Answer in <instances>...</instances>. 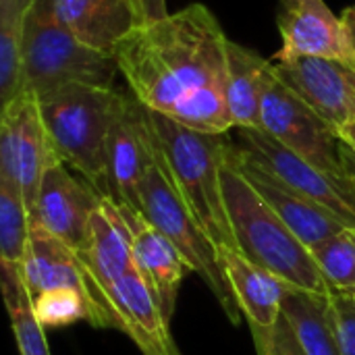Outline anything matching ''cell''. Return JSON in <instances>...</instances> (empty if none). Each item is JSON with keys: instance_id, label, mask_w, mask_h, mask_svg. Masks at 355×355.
I'll use <instances>...</instances> for the list:
<instances>
[{"instance_id": "6da1fadb", "label": "cell", "mask_w": 355, "mask_h": 355, "mask_svg": "<svg viewBox=\"0 0 355 355\" xmlns=\"http://www.w3.org/2000/svg\"><path fill=\"white\" fill-rule=\"evenodd\" d=\"M227 44L220 23L204 4H189L166 19L135 27L114 50L131 94L204 133H229Z\"/></svg>"}, {"instance_id": "7a4b0ae2", "label": "cell", "mask_w": 355, "mask_h": 355, "mask_svg": "<svg viewBox=\"0 0 355 355\" xmlns=\"http://www.w3.org/2000/svg\"><path fill=\"white\" fill-rule=\"evenodd\" d=\"M220 183L237 250L254 264L277 275L289 287L329 297L333 289L324 281L310 250L241 173L233 158L231 141L223 158Z\"/></svg>"}, {"instance_id": "3957f363", "label": "cell", "mask_w": 355, "mask_h": 355, "mask_svg": "<svg viewBox=\"0 0 355 355\" xmlns=\"http://www.w3.org/2000/svg\"><path fill=\"white\" fill-rule=\"evenodd\" d=\"M35 100L58 158L106 193L108 131L127 94L114 87L69 83Z\"/></svg>"}, {"instance_id": "277c9868", "label": "cell", "mask_w": 355, "mask_h": 355, "mask_svg": "<svg viewBox=\"0 0 355 355\" xmlns=\"http://www.w3.org/2000/svg\"><path fill=\"white\" fill-rule=\"evenodd\" d=\"M150 119L166 166L198 225L214 245L237 248L220 183L227 133L196 131L154 110H150Z\"/></svg>"}, {"instance_id": "5b68a950", "label": "cell", "mask_w": 355, "mask_h": 355, "mask_svg": "<svg viewBox=\"0 0 355 355\" xmlns=\"http://www.w3.org/2000/svg\"><path fill=\"white\" fill-rule=\"evenodd\" d=\"M116 73L121 71L114 56L85 46L60 23L54 0H33L25 23L17 96L40 98L69 83L114 87Z\"/></svg>"}, {"instance_id": "8992f818", "label": "cell", "mask_w": 355, "mask_h": 355, "mask_svg": "<svg viewBox=\"0 0 355 355\" xmlns=\"http://www.w3.org/2000/svg\"><path fill=\"white\" fill-rule=\"evenodd\" d=\"M139 212L166 239H171V243L179 250V254L191 268V272L200 275L202 281L212 291V295L218 300L227 318L233 324H239L243 314H241L237 297L220 268L216 245L204 233V229L198 225L191 210L187 208L179 187L166 166L162 150L141 181Z\"/></svg>"}, {"instance_id": "52a82bcc", "label": "cell", "mask_w": 355, "mask_h": 355, "mask_svg": "<svg viewBox=\"0 0 355 355\" xmlns=\"http://www.w3.org/2000/svg\"><path fill=\"white\" fill-rule=\"evenodd\" d=\"M262 131L322 173L349 181L337 129L285 85L275 71L262 96Z\"/></svg>"}, {"instance_id": "ba28073f", "label": "cell", "mask_w": 355, "mask_h": 355, "mask_svg": "<svg viewBox=\"0 0 355 355\" xmlns=\"http://www.w3.org/2000/svg\"><path fill=\"white\" fill-rule=\"evenodd\" d=\"M54 162L62 160L52 148L35 96L19 94L10 104L2 106L0 183L23 196L29 216L37 202L44 173Z\"/></svg>"}, {"instance_id": "9c48e42d", "label": "cell", "mask_w": 355, "mask_h": 355, "mask_svg": "<svg viewBox=\"0 0 355 355\" xmlns=\"http://www.w3.org/2000/svg\"><path fill=\"white\" fill-rule=\"evenodd\" d=\"M235 150L287 183L314 204L333 212L347 229L355 231V185L335 179L312 166L262 129L235 127Z\"/></svg>"}, {"instance_id": "30bf717a", "label": "cell", "mask_w": 355, "mask_h": 355, "mask_svg": "<svg viewBox=\"0 0 355 355\" xmlns=\"http://www.w3.org/2000/svg\"><path fill=\"white\" fill-rule=\"evenodd\" d=\"M158 154L160 144L150 119V108L131 94L108 131L104 196L139 212L141 181Z\"/></svg>"}, {"instance_id": "8fae6325", "label": "cell", "mask_w": 355, "mask_h": 355, "mask_svg": "<svg viewBox=\"0 0 355 355\" xmlns=\"http://www.w3.org/2000/svg\"><path fill=\"white\" fill-rule=\"evenodd\" d=\"M19 268L31 300L52 289H75L94 306L100 320V329L121 331L116 316L112 314L104 295L92 281L77 252L52 233H48L37 223H31L25 260Z\"/></svg>"}, {"instance_id": "7c38bea8", "label": "cell", "mask_w": 355, "mask_h": 355, "mask_svg": "<svg viewBox=\"0 0 355 355\" xmlns=\"http://www.w3.org/2000/svg\"><path fill=\"white\" fill-rule=\"evenodd\" d=\"M275 73L337 131L355 119V69L324 56L275 60Z\"/></svg>"}, {"instance_id": "4fadbf2b", "label": "cell", "mask_w": 355, "mask_h": 355, "mask_svg": "<svg viewBox=\"0 0 355 355\" xmlns=\"http://www.w3.org/2000/svg\"><path fill=\"white\" fill-rule=\"evenodd\" d=\"M102 196L96 187L77 181L64 162H54L44 173L31 223L44 227L71 250L81 252L87 241L89 218L100 206Z\"/></svg>"}, {"instance_id": "5bb4252c", "label": "cell", "mask_w": 355, "mask_h": 355, "mask_svg": "<svg viewBox=\"0 0 355 355\" xmlns=\"http://www.w3.org/2000/svg\"><path fill=\"white\" fill-rule=\"evenodd\" d=\"M277 25L283 44L275 60L324 56L343 60L355 69L343 21L333 15L324 0H279Z\"/></svg>"}, {"instance_id": "9a60e30c", "label": "cell", "mask_w": 355, "mask_h": 355, "mask_svg": "<svg viewBox=\"0 0 355 355\" xmlns=\"http://www.w3.org/2000/svg\"><path fill=\"white\" fill-rule=\"evenodd\" d=\"M231 152L241 168V173L250 179V183L256 187V191L264 198V202L279 214V218L295 233V237L308 248H316L318 243L339 235L347 227L327 208L314 204L287 183L279 181L275 175L264 171L262 166L254 164L245 156H241L233 141H231Z\"/></svg>"}, {"instance_id": "2e32d148", "label": "cell", "mask_w": 355, "mask_h": 355, "mask_svg": "<svg viewBox=\"0 0 355 355\" xmlns=\"http://www.w3.org/2000/svg\"><path fill=\"white\" fill-rule=\"evenodd\" d=\"M119 208L131 233L135 266L154 289L162 314L166 322H171L177 306L179 287L187 272H191V268L187 266L179 250L171 243V239H166L154 225H150L141 212L123 204H119Z\"/></svg>"}, {"instance_id": "e0dca14e", "label": "cell", "mask_w": 355, "mask_h": 355, "mask_svg": "<svg viewBox=\"0 0 355 355\" xmlns=\"http://www.w3.org/2000/svg\"><path fill=\"white\" fill-rule=\"evenodd\" d=\"M104 300L116 316L121 331L144 352H164L173 345L160 302L139 268H131L106 291Z\"/></svg>"}, {"instance_id": "ac0fdd59", "label": "cell", "mask_w": 355, "mask_h": 355, "mask_svg": "<svg viewBox=\"0 0 355 355\" xmlns=\"http://www.w3.org/2000/svg\"><path fill=\"white\" fill-rule=\"evenodd\" d=\"M60 23L85 46L114 56L121 40L144 25L137 0H54Z\"/></svg>"}, {"instance_id": "d6986e66", "label": "cell", "mask_w": 355, "mask_h": 355, "mask_svg": "<svg viewBox=\"0 0 355 355\" xmlns=\"http://www.w3.org/2000/svg\"><path fill=\"white\" fill-rule=\"evenodd\" d=\"M77 256L102 295L114 281L135 268L129 227L119 204L108 196H102L100 206L94 210L85 248Z\"/></svg>"}, {"instance_id": "ffe728a7", "label": "cell", "mask_w": 355, "mask_h": 355, "mask_svg": "<svg viewBox=\"0 0 355 355\" xmlns=\"http://www.w3.org/2000/svg\"><path fill=\"white\" fill-rule=\"evenodd\" d=\"M216 254L248 322L260 329L275 327L283 314V297L289 285L266 268L254 264L237 248L216 245Z\"/></svg>"}, {"instance_id": "44dd1931", "label": "cell", "mask_w": 355, "mask_h": 355, "mask_svg": "<svg viewBox=\"0 0 355 355\" xmlns=\"http://www.w3.org/2000/svg\"><path fill=\"white\" fill-rule=\"evenodd\" d=\"M275 64L258 52L231 42L227 44V108L233 127L262 129V96Z\"/></svg>"}, {"instance_id": "7402d4cb", "label": "cell", "mask_w": 355, "mask_h": 355, "mask_svg": "<svg viewBox=\"0 0 355 355\" xmlns=\"http://www.w3.org/2000/svg\"><path fill=\"white\" fill-rule=\"evenodd\" d=\"M281 310L306 355H343L331 312V295L287 287Z\"/></svg>"}, {"instance_id": "603a6c76", "label": "cell", "mask_w": 355, "mask_h": 355, "mask_svg": "<svg viewBox=\"0 0 355 355\" xmlns=\"http://www.w3.org/2000/svg\"><path fill=\"white\" fill-rule=\"evenodd\" d=\"M2 295L10 316V327L21 355H50L44 329L33 316L31 295L23 281L21 268L2 262Z\"/></svg>"}, {"instance_id": "cb8c5ba5", "label": "cell", "mask_w": 355, "mask_h": 355, "mask_svg": "<svg viewBox=\"0 0 355 355\" xmlns=\"http://www.w3.org/2000/svg\"><path fill=\"white\" fill-rule=\"evenodd\" d=\"M33 0H0V100L10 104L19 92L21 52L27 12Z\"/></svg>"}, {"instance_id": "d4e9b609", "label": "cell", "mask_w": 355, "mask_h": 355, "mask_svg": "<svg viewBox=\"0 0 355 355\" xmlns=\"http://www.w3.org/2000/svg\"><path fill=\"white\" fill-rule=\"evenodd\" d=\"M31 233V216L19 191L0 183V262L21 266Z\"/></svg>"}, {"instance_id": "484cf974", "label": "cell", "mask_w": 355, "mask_h": 355, "mask_svg": "<svg viewBox=\"0 0 355 355\" xmlns=\"http://www.w3.org/2000/svg\"><path fill=\"white\" fill-rule=\"evenodd\" d=\"M310 254L333 291L355 293V231H341L312 248Z\"/></svg>"}, {"instance_id": "4316f807", "label": "cell", "mask_w": 355, "mask_h": 355, "mask_svg": "<svg viewBox=\"0 0 355 355\" xmlns=\"http://www.w3.org/2000/svg\"><path fill=\"white\" fill-rule=\"evenodd\" d=\"M31 310L40 327L56 329L79 320H87L92 327H100L94 306L75 289H52L31 300Z\"/></svg>"}, {"instance_id": "83f0119b", "label": "cell", "mask_w": 355, "mask_h": 355, "mask_svg": "<svg viewBox=\"0 0 355 355\" xmlns=\"http://www.w3.org/2000/svg\"><path fill=\"white\" fill-rule=\"evenodd\" d=\"M250 333L258 355H306L289 320L283 314L277 320V324L270 329H260L250 324Z\"/></svg>"}, {"instance_id": "f1b7e54d", "label": "cell", "mask_w": 355, "mask_h": 355, "mask_svg": "<svg viewBox=\"0 0 355 355\" xmlns=\"http://www.w3.org/2000/svg\"><path fill=\"white\" fill-rule=\"evenodd\" d=\"M331 312L341 345V354L355 355V302L354 293L333 291L331 293Z\"/></svg>"}, {"instance_id": "f546056e", "label": "cell", "mask_w": 355, "mask_h": 355, "mask_svg": "<svg viewBox=\"0 0 355 355\" xmlns=\"http://www.w3.org/2000/svg\"><path fill=\"white\" fill-rule=\"evenodd\" d=\"M137 2H139V8H141L144 23H154V21H160V19L168 17L166 0H137Z\"/></svg>"}, {"instance_id": "4dcf8cb0", "label": "cell", "mask_w": 355, "mask_h": 355, "mask_svg": "<svg viewBox=\"0 0 355 355\" xmlns=\"http://www.w3.org/2000/svg\"><path fill=\"white\" fill-rule=\"evenodd\" d=\"M341 21H343V29H345V35H347V42H349V48H352L355 60V4L343 10Z\"/></svg>"}, {"instance_id": "1f68e13d", "label": "cell", "mask_w": 355, "mask_h": 355, "mask_svg": "<svg viewBox=\"0 0 355 355\" xmlns=\"http://www.w3.org/2000/svg\"><path fill=\"white\" fill-rule=\"evenodd\" d=\"M337 133H339L341 141H343V144L355 154V119L354 121H349L347 125H343Z\"/></svg>"}, {"instance_id": "d6a6232c", "label": "cell", "mask_w": 355, "mask_h": 355, "mask_svg": "<svg viewBox=\"0 0 355 355\" xmlns=\"http://www.w3.org/2000/svg\"><path fill=\"white\" fill-rule=\"evenodd\" d=\"M343 164H345V171H347L349 181L355 185V154L345 144H343Z\"/></svg>"}, {"instance_id": "836d02e7", "label": "cell", "mask_w": 355, "mask_h": 355, "mask_svg": "<svg viewBox=\"0 0 355 355\" xmlns=\"http://www.w3.org/2000/svg\"><path fill=\"white\" fill-rule=\"evenodd\" d=\"M144 355H181L179 354V349H177V345L173 343L168 349H164V352H144Z\"/></svg>"}, {"instance_id": "e575fe53", "label": "cell", "mask_w": 355, "mask_h": 355, "mask_svg": "<svg viewBox=\"0 0 355 355\" xmlns=\"http://www.w3.org/2000/svg\"><path fill=\"white\" fill-rule=\"evenodd\" d=\"M354 302H355V293H354Z\"/></svg>"}]
</instances>
